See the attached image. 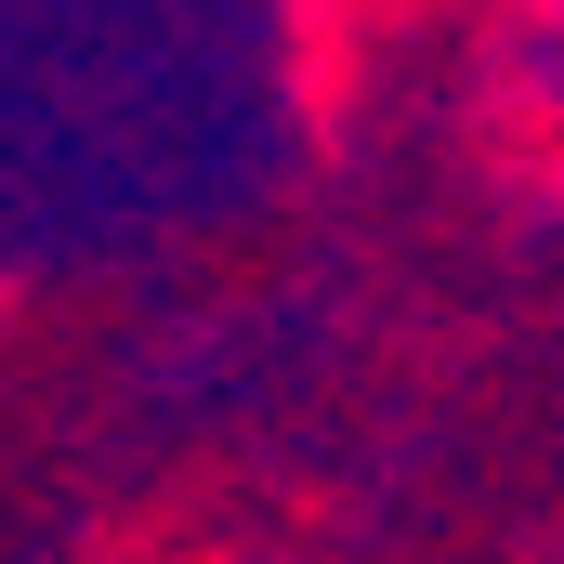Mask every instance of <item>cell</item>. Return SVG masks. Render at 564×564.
<instances>
[{
  "label": "cell",
  "mask_w": 564,
  "mask_h": 564,
  "mask_svg": "<svg viewBox=\"0 0 564 564\" xmlns=\"http://www.w3.org/2000/svg\"><path fill=\"white\" fill-rule=\"evenodd\" d=\"M525 13H564V0H525Z\"/></svg>",
  "instance_id": "obj_1"
}]
</instances>
